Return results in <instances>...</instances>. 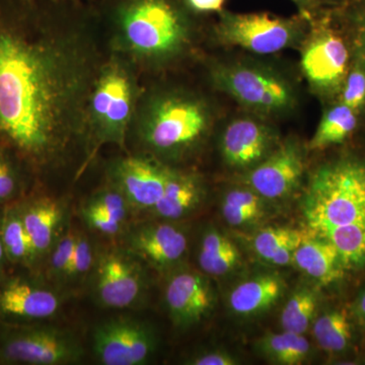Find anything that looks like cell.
Listing matches in <instances>:
<instances>
[{"label": "cell", "instance_id": "1", "mask_svg": "<svg viewBox=\"0 0 365 365\" xmlns=\"http://www.w3.org/2000/svg\"><path fill=\"white\" fill-rule=\"evenodd\" d=\"M101 64L85 33L54 28L33 0H0V144L32 170L58 162L85 137Z\"/></svg>", "mask_w": 365, "mask_h": 365}, {"label": "cell", "instance_id": "2", "mask_svg": "<svg viewBox=\"0 0 365 365\" xmlns=\"http://www.w3.org/2000/svg\"><path fill=\"white\" fill-rule=\"evenodd\" d=\"M304 215L314 235L335 247L346 273L365 269V155L343 153L311 178Z\"/></svg>", "mask_w": 365, "mask_h": 365}, {"label": "cell", "instance_id": "3", "mask_svg": "<svg viewBox=\"0 0 365 365\" xmlns=\"http://www.w3.org/2000/svg\"><path fill=\"white\" fill-rule=\"evenodd\" d=\"M192 39L189 19L172 0H126L118 9L114 53L136 68L175 61L188 51Z\"/></svg>", "mask_w": 365, "mask_h": 365}, {"label": "cell", "instance_id": "4", "mask_svg": "<svg viewBox=\"0 0 365 365\" xmlns=\"http://www.w3.org/2000/svg\"><path fill=\"white\" fill-rule=\"evenodd\" d=\"M211 125L212 113L200 96L163 90L141 96L131 127L143 150L162 162L193 153L205 140Z\"/></svg>", "mask_w": 365, "mask_h": 365}, {"label": "cell", "instance_id": "5", "mask_svg": "<svg viewBox=\"0 0 365 365\" xmlns=\"http://www.w3.org/2000/svg\"><path fill=\"white\" fill-rule=\"evenodd\" d=\"M141 98L133 66L118 54L101 64L86 108L85 136L93 148H124Z\"/></svg>", "mask_w": 365, "mask_h": 365}, {"label": "cell", "instance_id": "6", "mask_svg": "<svg viewBox=\"0 0 365 365\" xmlns=\"http://www.w3.org/2000/svg\"><path fill=\"white\" fill-rule=\"evenodd\" d=\"M211 81L239 104L257 114L279 115L297 103L292 83L267 66L250 63H220L213 66Z\"/></svg>", "mask_w": 365, "mask_h": 365}, {"label": "cell", "instance_id": "7", "mask_svg": "<svg viewBox=\"0 0 365 365\" xmlns=\"http://www.w3.org/2000/svg\"><path fill=\"white\" fill-rule=\"evenodd\" d=\"M83 347L72 334L53 327L4 326L0 361L11 364L57 365L81 360Z\"/></svg>", "mask_w": 365, "mask_h": 365}, {"label": "cell", "instance_id": "8", "mask_svg": "<svg viewBox=\"0 0 365 365\" xmlns=\"http://www.w3.org/2000/svg\"><path fill=\"white\" fill-rule=\"evenodd\" d=\"M352 59V46L344 31L324 21L302 48L300 63L311 88L322 97L337 101Z\"/></svg>", "mask_w": 365, "mask_h": 365}, {"label": "cell", "instance_id": "9", "mask_svg": "<svg viewBox=\"0 0 365 365\" xmlns=\"http://www.w3.org/2000/svg\"><path fill=\"white\" fill-rule=\"evenodd\" d=\"M302 35L297 21L267 14L225 13L215 26V37L222 44L263 55L294 47Z\"/></svg>", "mask_w": 365, "mask_h": 365}, {"label": "cell", "instance_id": "10", "mask_svg": "<svg viewBox=\"0 0 365 365\" xmlns=\"http://www.w3.org/2000/svg\"><path fill=\"white\" fill-rule=\"evenodd\" d=\"M155 347L153 331L136 319H110L100 324L93 332V353L105 365L144 364Z\"/></svg>", "mask_w": 365, "mask_h": 365}, {"label": "cell", "instance_id": "11", "mask_svg": "<svg viewBox=\"0 0 365 365\" xmlns=\"http://www.w3.org/2000/svg\"><path fill=\"white\" fill-rule=\"evenodd\" d=\"M58 294L39 281L25 276L0 278V324L23 326L41 324L58 313Z\"/></svg>", "mask_w": 365, "mask_h": 365}, {"label": "cell", "instance_id": "12", "mask_svg": "<svg viewBox=\"0 0 365 365\" xmlns=\"http://www.w3.org/2000/svg\"><path fill=\"white\" fill-rule=\"evenodd\" d=\"M172 170L157 158L129 155L112 163L110 184L121 192L131 208L151 211L162 198Z\"/></svg>", "mask_w": 365, "mask_h": 365}, {"label": "cell", "instance_id": "13", "mask_svg": "<svg viewBox=\"0 0 365 365\" xmlns=\"http://www.w3.org/2000/svg\"><path fill=\"white\" fill-rule=\"evenodd\" d=\"M95 272V297L100 306L128 309L143 297L145 288L143 270L128 251L102 255Z\"/></svg>", "mask_w": 365, "mask_h": 365}, {"label": "cell", "instance_id": "14", "mask_svg": "<svg viewBox=\"0 0 365 365\" xmlns=\"http://www.w3.org/2000/svg\"><path fill=\"white\" fill-rule=\"evenodd\" d=\"M304 170L300 146L294 140H288L255 165L246 177V184L262 198L276 200L297 188Z\"/></svg>", "mask_w": 365, "mask_h": 365}, {"label": "cell", "instance_id": "15", "mask_svg": "<svg viewBox=\"0 0 365 365\" xmlns=\"http://www.w3.org/2000/svg\"><path fill=\"white\" fill-rule=\"evenodd\" d=\"M127 251L151 267L163 270L181 260L188 248V239L179 227L168 223H145L129 232Z\"/></svg>", "mask_w": 365, "mask_h": 365}, {"label": "cell", "instance_id": "16", "mask_svg": "<svg viewBox=\"0 0 365 365\" xmlns=\"http://www.w3.org/2000/svg\"><path fill=\"white\" fill-rule=\"evenodd\" d=\"M275 134L260 120L242 117L225 127L220 150L225 162L237 169L254 168L270 155Z\"/></svg>", "mask_w": 365, "mask_h": 365}, {"label": "cell", "instance_id": "17", "mask_svg": "<svg viewBox=\"0 0 365 365\" xmlns=\"http://www.w3.org/2000/svg\"><path fill=\"white\" fill-rule=\"evenodd\" d=\"M165 299L175 325L182 328L200 323L215 306L210 282L193 271L174 274L165 287Z\"/></svg>", "mask_w": 365, "mask_h": 365}, {"label": "cell", "instance_id": "18", "mask_svg": "<svg viewBox=\"0 0 365 365\" xmlns=\"http://www.w3.org/2000/svg\"><path fill=\"white\" fill-rule=\"evenodd\" d=\"M292 263L324 287L342 280L346 274L335 247L316 235L304 237L294 252Z\"/></svg>", "mask_w": 365, "mask_h": 365}, {"label": "cell", "instance_id": "19", "mask_svg": "<svg viewBox=\"0 0 365 365\" xmlns=\"http://www.w3.org/2000/svg\"><path fill=\"white\" fill-rule=\"evenodd\" d=\"M21 220L30 237L36 260L51 250L62 220V208L58 201L39 197L18 206Z\"/></svg>", "mask_w": 365, "mask_h": 365}, {"label": "cell", "instance_id": "20", "mask_svg": "<svg viewBox=\"0 0 365 365\" xmlns=\"http://www.w3.org/2000/svg\"><path fill=\"white\" fill-rule=\"evenodd\" d=\"M202 195V182L195 174L173 169L162 198L151 212L163 220H179L199 205Z\"/></svg>", "mask_w": 365, "mask_h": 365}, {"label": "cell", "instance_id": "21", "mask_svg": "<svg viewBox=\"0 0 365 365\" xmlns=\"http://www.w3.org/2000/svg\"><path fill=\"white\" fill-rule=\"evenodd\" d=\"M282 280L275 275L257 276L237 285L230 295V306L235 314L254 316L268 311L279 300Z\"/></svg>", "mask_w": 365, "mask_h": 365}, {"label": "cell", "instance_id": "22", "mask_svg": "<svg viewBox=\"0 0 365 365\" xmlns=\"http://www.w3.org/2000/svg\"><path fill=\"white\" fill-rule=\"evenodd\" d=\"M360 119L361 117L351 108L335 101L324 112L318 128L309 141V150H324L345 143L359 128Z\"/></svg>", "mask_w": 365, "mask_h": 365}, {"label": "cell", "instance_id": "23", "mask_svg": "<svg viewBox=\"0 0 365 365\" xmlns=\"http://www.w3.org/2000/svg\"><path fill=\"white\" fill-rule=\"evenodd\" d=\"M314 339L328 354L341 356L351 349L354 335L351 314L344 309H334L314 319Z\"/></svg>", "mask_w": 365, "mask_h": 365}, {"label": "cell", "instance_id": "24", "mask_svg": "<svg viewBox=\"0 0 365 365\" xmlns=\"http://www.w3.org/2000/svg\"><path fill=\"white\" fill-rule=\"evenodd\" d=\"M241 259L239 249L225 235L208 230L204 235L199 250V266L204 272L222 276L232 270Z\"/></svg>", "mask_w": 365, "mask_h": 365}, {"label": "cell", "instance_id": "25", "mask_svg": "<svg viewBox=\"0 0 365 365\" xmlns=\"http://www.w3.org/2000/svg\"><path fill=\"white\" fill-rule=\"evenodd\" d=\"M0 232L7 261L23 266H31L35 263L32 242L24 225L18 206H13L4 211L1 216Z\"/></svg>", "mask_w": 365, "mask_h": 365}, {"label": "cell", "instance_id": "26", "mask_svg": "<svg viewBox=\"0 0 365 365\" xmlns=\"http://www.w3.org/2000/svg\"><path fill=\"white\" fill-rule=\"evenodd\" d=\"M258 347L274 364L282 365L302 364L309 354V341L304 335L288 332L268 333L259 340Z\"/></svg>", "mask_w": 365, "mask_h": 365}, {"label": "cell", "instance_id": "27", "mask_svg": "<svg viewBox=\"0 0 365 365\" xmlns=\"http://www.w3.org/2000/svg\"><path fill=\"white\" fill-rule=\"evenodd\" d=\"M222 215L232 227L256 222L263 215L262 197L251 188L232 190L223 198Z\"/></svg>", "mask_w": 365, "mask_h": 365}, {"label": "cell", "instance_id": "28", "mask_svg": "<svg viewBox=\"0 0 365 365\" xmlns=\"http://www.w3.org/2000/svg\"><path fill=\"white\" fill-rule=\"evenodd\" d=\"M318 299L309 289H299L287 302L281 314L282 329L288 332L304 335L314 323Z\"/></svg>", "mask_w": 365, "mask_h": 365}, {"label": "cell", "instance_id": "29", "mask_svg": "<svg viewBox=\"0 0 365 365\" xmlns=\"http://www.w3.org/2000/svg\"><path fill=\"white\" fill-rule=\"evenodd\" d=\"M26 170H32L13 150L0 144V204L14 200L23 192Z\"/></svg>", "mask_w": 365, "mask_h": 365}, {"label": "cell", "instance_id": "30", "mask_svg": "<svg viewBox=\"0 0 365 365\" xmlns=\"http://www.w3.org/2000/svg\"><path fill=\"white\" fill-rule=\"evenodd\" d=\"M337 11L352 46L353 54L365 66V0H349Z\"/></svg>", "mask_w": 365, "mask_h": 365}, {"label": "cell", "instance_id": "31", "mask_svg": "<svg viewBox=\"0 0 365 365\" xmlns=\"http://www.w3.org/2000/svg\"><path fill=\"white\" fill-rule=\"evenodd\" d=\"M337 101L351 108L360 117L365 113V66L356 55L353 54L351 66Z\"/></svg>", "mask_w": 365, "mask_h": 365}, {"label": "cell", "instance_id": "32", "mask_svg": "<svg viewBox=\"0 0 365 365\" xmlns=\"http://www.w3.org/2000/svg\"><path fill=\"white\" fill-rule=\"evenodd\" d=\"M302 232L285 227H269L262 230L254 239V249L264 260L271 262L281 250L292 242L304 239Z\"/></svg>", "mask_w": 365, "mask_h": 365}, {"label": "cell", "instance_id": "33", "mask_svg": "<svg viewBox=\"0 0 365 365\" xmlns=\"http://www.w3.org/2000/svg\"><path fill=\"white\" fill-rule=\"evenodd\" d=\"M88 202L100 208L106 215L123 225L128 217L129 209L131 208L130 204L122 195L121 192L111 184L105 189L98 191Z\"/></svg>", "mask_w": 365, "mask_h": 365}, {"label": "cell", "instance_id": "34", "mask_svg": "<svg viewBox=\"0 0 365 365\" xmlns=\"http://www.w3.org/2000/svg\"><path fill=\"white\" fill-rule=\"evenodd\" d=\"M93 266V250L88 237L83 235L76 237V249L66 278L76 280L85 277Z\"/></svg>", "mask_w": 365, "mask_h": 365}, {"label": "cell", "instance_id": "35", "mask_svg": "<svg viewBox=\"0 0 365 365\" xmlns=\"http://www.w3.org/2000/svg\"><path fill=\"white\" fill-rule=\"evenodd\" d=\"M76 237L72 230L68 232L57 244L56 248L51 255V261H50V269L51 273L55 277L66 278L67 270L72 256H73L74 249H76Z\"/></svg>", "mask_w": 365, "mask_h": 365}, {"label": "cell", "instance_id": "36", "mask_svg": "<svg viewBox=\"0 0 365 365\" xmlns=\"http://www.w3.org/2000/svg\"><path fill=\"white\" fill-rule=\"evenodd\" d=\"M83 217L86 223L96 232L105 235H115L121 232L124 225L113 220L104 211L88 202L83 207Z\"/></svg>", "mask_w": 365, "mask_h": 365}, {"label": "cell", "instance_id": "37", "mask_svg": "<svg viewBox=\"0 0 365 365\" xmlns=\"http://www.w3.org/2000/svg\"><path fill=\"white\" fill-rule=\"evenodd\" d=\"M191 364L195 365H235L237 359L227 352L211 351L199 355L192 359Z\"/></svg>", "mask_w": 365, "mask_h": 365}, {"label": "cell", "instance_id": "38", "mask_svg": "<svg viewBox=\"0 0 365 365\" xmlns=\"http://www.w3.org/2000/svg\"><path fill=\"white\" fill-rule=\"evenodd\" d=\"M225 0H187L190 6L196 11L210 13L220 11L222 9Z\"/></svg>", "mask_w": 365, "mask_h": 365}, {"label": "cell", "instance_id": "39", "mask_svg": "<svg viewBox=\"0 0 365 365\" xmlns=\"http://www.w3.org/2000/svg\"><path fill=\"white\" fill-rule=\"evenodd\" d=\"M352 319L359 325L365 327V288L356 297L350 309Z\"/></svg>", "mask_w": 365, "mask_h": 365}, {"label": "cell", "instance_id": "40", "mask_svg": "<svg viewBox=\"0 0 365 365\" xmlns=\"http://www.w3.org/2000/svg\"><path fill=\"white\" fill-rule=\"evenodd\" d=\"M292 1L307 14H309V11L312 13L316 9L317 4H318L316 0H292Z\"/></svg>", "mask_w": 365, "mask_h": 365}, {"label": "cell", "instance_id": "41", "mask_svg": "<svg viewBox=\"0 0 365 365\" xmlns=\"http://www.w3.org/2000/svg\"><path fill=\"white\" fill-rule=\"evenodd\" d=\"M317 2L328 4V6H334L336 9L345 6L349 0H316Z\"/></svg>", "mask_w": 365, "mask_h": 365}, {"label": "cell", "instance_id": "42", "mask_svg": "<svg viewBox=\"0 0 365 365\" xmlns=\"http://www.w3.org/2000/svg\"><path fill=\"white\" fill-rule=\"evenodd\" d=\"M0 225H1V216H0ZM6 260V253H4V245H2L1 232H0V271L4 268V261Z\"/></svg>", "mask_w": 365, "mask_h": 365}]
</instances>
